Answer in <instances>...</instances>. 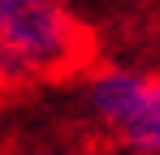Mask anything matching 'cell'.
Wrapping results in <instances>:
<instances>
[{
  "mask_svg": "<svg viewBox=\"0 0 160 155\" xmlns=\"http://www.w3.org/2000/svg\"><path fill=\"white\" fill-rule=\"evenodd\" d=\"M121 134H126L130 147H138V151H147V155H160V78H152L138 116H134Z\"/></svg>",
  "mask_w": 160,
  "mask_h": 155,
  "instance_id": "3957f363",
  "label": "cell"
},
{
  "mask_svg": "<svg viewBox=\"0 0 160 155\" xmlns=\"http://www.w3.org/2000/svg\"><path fill=\"white\" fill-rule=\"evenodd\" d=\"M87 56V35L61 0H0V82L69 73Z\"/></svg>",
  "mask_w": 160,
  "mask_h": 155,
  "instance_id": "6da1fadb",
  "label": "cell"
},
{
  "mask_svg": "<svg viewBox=\"0 0 160 155\" xmlns=\"http://www.w3.org/2000/svg\"><path fill=\"white\" fill-rule=\"evenodd\" d=\"M147 86H152V78L147 73H130V69H108L91 82V108H95V116L108 121L112 129H126L138 116V108L147 99Z\"/></svg>",
  "mask_w": 160,
  "mask_h": 155,
  "instance_id": "7a4b0ae2",
  "label": "cell"
}]
</instances>
